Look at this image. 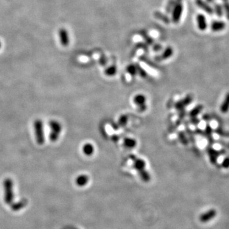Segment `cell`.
<instances>
[{
    "mask_svg": "<svg viewBox=\"0 0 229 229\" xmlns=\"http://www.w3.org/2000/svg\"><path fill=\"white\" fill-rule=\"evenodd\" d=\"M13 181L10 178H6L3 182V188L5 192L4 201L6 204H12L13 200Z\"/></svg>",
    "mask_w": 229,
    "mask_h": 229,
    "instance_id": "1",
    "label": "cell"
},
{
    "mask_svg": "<svg viewBox=\"0 0 229 229\" xmlns=\"http://www.w3.org/2000/svg\"><path fill=\"white\" fill-rule=\"evenodd\" d=\"M49 127L51 129V133L49 134V139L52 142H55L59 137L60 134L62 131V126L58 121L52 120L49 122Z\"/></svg>",
    "mask_w": 229,
    "mask_h": 229,
    "instance_id": "2",
    "label": "cell"
},
{
    "mask_svg": "<svg viewBox=\"0 0 229 229\" xmlns=\"http://www.w3.org/2000/svg\"><path fill=\"white\" fill-rule=\"evenodd\" d=\"M33 126L36 142L38 145H42L45 142L43 123L42 120L40 119H36L34 122Z\"/></svg>",
    "mask_w": 229,
    "mask_h": 229,
    "instance_id": "3",
    "label": "cell"
},
{
    "mask_svg": "<svg viewBox=\"0 0 229 229\" xmlns=\"http://www.w3.org/2000/svg\"><path fill=\"white\" fill-rule=\"evenodd\" d=\"M183 6L182 2H179L176 4L173 8V13H172V21L175 24H178L181 19L183 13Z\"/></svg>",
    "mask_w": 229,
    "mask_h": 229,
    "instance_id": "4",
    "label": "cell"
},
{
    "mask_svg": "<svg viewBox=\"0 0 229 229\" xmlns=\"http://www.w3.org/2000/svg\"><path fill=\"white\" fill-rule=\"evenodd\" d=\"M146 96L143 94H137L133 97V103L141 111H144L146 108Z\"/></svg>",
    "mask_w": 229,
    "mask_h": 229,
    "instance_id": "5",
    "label": "cell"
},
{
    "mask_svg": "<svg viewBox=\"0 0 229 229\" xmlns=\"http://www.w3.org/2000/svg\"><path fill=\"white\" fill-rule=\"evenodd\" d=\"M216 211L214 209H212L202 214L199 217V220L201 222L206 223L211 220L212 218H214L216 216Z\"/></svg>",
    "mask_w": 229,
    "mask_h": 229,
    "instance_id": "6",
    "label": "cell"
},
{
    "mask_svg": "<svg viewBox=\"0 0 229 229\" xmlns=\"http://www.w3.org/2000/svg\"><path fill=\"white\" fill-rule=\"evenodd\" d=\"M195 3L197 6H199L200 9L203 10L204 12L209 15H212L213 13V9L212 7L210 6V5L207 3L204 0H195Z\"/></svg>",
    "mask_w": 229,
    "mask_h": 229,
    "instance_id": "7",
    "label": "cell"
},
{
    "mask_svg": "<svg viewBox=\"0 0 229 229\" xmlns=\"http://www.w3.org/2000/svg\"><path fill=\"white\" fill-rule=\"evenodd\" d=\"M59 36L62 45L64 47H67L69 43V38L67 30L64 28L60 29L59 31Z\"/></svg>",
    "mask_w": 229,
    "mask_h": 229,
    "instance_id": "8",
    "label": "cell"
},
{
    "mask_svg": "<svg viewBox=\"0 0 229 229\" xmlns=\"http://www.w3.org/2000/svg\"><path fill=\"white\" fill-rule=\"evenodd\" d=\"M196 21H197V27L201 31L206 30L208 27L207 20L205 16L203 14H198L196 17Z\"/></svg>",
    "mask_w": 229,
    "mask_h": 229,
    "instance_id": "9",
    "label": "cell"
},
{
    "mask_svg": "<svg viewBox=\"0 0 229 229\" xmlns=\"http://www.w3.org/2000/svg\"><path fill=\"white\" fill-rule=\"evenodd\" d=\"M211 29L213 32H219L223 30L226 27L225 22L222 21H214L211 23Z\"/></svg>",
    "mask_w": 229,
    "mask_h": 229,
    "instance_id": "10",
    "label": "cell"
},
{
    "mask_svg": "<svg viewBox=\"0 0 229 229\" xmlns=\"http://www.w3.org/2000/svg\"><path fill=\"white\" fill-rule=\"evenodd\" d=\"M82 152L86 156L90 157L94 153L95 147L93 144L91 143H86L82 147Z\"/></svg>",
    "mask_w": 229,
    "mask_h": 229,
    "instance_id": "11",
    "label": "cell"
},
{
    "mask_svg": "<svg viewBox=\"0 0 229 229\" xmlns=\"http://www.w3.org/2000/svg\"><path fill=\"white\" fill-rule=\"evenodd\" d=\"M28 200L26 199H23L21 201L13 203L11 204V209L13 211H18L24 207H26L28 204Z\"/></svg>",
    "mask_w": 229,
    "mask_h": 229,
    "instance_id": "12",
    "label": "cell"
},
{
    "mask_svg": "<svg viewBox=\"0 0 229 229\" xmlns=\"http://www.w3.org/2000/svg\"><path fill=\"white\" fill-rule=\"evenodd\" d=\"M89 180V178L86 175H79L75 179V183L78 186H84L86 185Z\"/></svg>",
    "mask_w": 229,
    "mask_h": 229,
    "instance_id": "13",
    "label": "cell"
},
{
    "mask_svg": "<svg viewBox=\"0 0 229 229\" xmlns=\"http://www.w3.org/2000/svg\"><path fill=\"white\" fill-rule=\"evenodd\" d=\"M146 162L140 158L136 159L134 160V167L139 172L145 169Z\"/></svg>",
    "mask_w": 229,
    "mask_h": 229,
    "instance_id": "14",
    "label": "cell"
},
{
    "mask_svg": "<svg viewBox=\"0 0 229 229\" xmlns=\"http://www.w3.org/2000/svg\"><path fill=\"white\" fill-rule=\"evenodd\" d=\"M153 15H154V17L155 18L161 21L163 23L167 24H169L171 22V21H170L169 18L167 17V16L165 14H163L162 13H161L160 12H158V11L155 12Z\"/></svg>",
    "mask_w": 229,
    "mask_h": 229,
    "instance_id": "15",
    "label": "cell"
},
{
    "mask_svg": "<svg viewBox=\"0 0 229 229\" xmlns=\"http://www.w3.org/2000/svg\"><path fill=\"white\" fill-rule=\"evenodd\" d=\"M213 4H214L213 8H212V9H213V12L216 13L217 17H222L224 14L222 5H221L218 3H214Z\"/></svg>",
    "mask_w": 229,
    "mask_h": 229,
    "instance_id": "16",
    "label": "cell"
},
{
    "mask_svg": "<svg viewBox=\"0 0 229 229\" xmlns=\"http://www.w3.org/2000/svg\"><path fill=\"white\" fill-rule=\"evenodd\" d=\"M173 54V48H172L171 47H167L165 49L164 51L163 52L162 54L159 57V60L167 59L169 58V57H171Z\"/></svg>",
    "mask_w": 229,
    "mask_h": 229,
    "instance_id": "17",
    "label": "cell"
},
{
    "mask_svg": "<svg viewBox=\"0 0 229 229\" xmlns=\"http://www.w3.org/2000/svg\"><path fill=\"white\" fill-rule=\"evenodd\" d=\"M124 145L127 148L132 149V148H134V147L136 146L137 142L135 139L134 138L127 137L124 141Z\"/></svg>",
    "mask_w": 229,
    "mask_h": 229,
    "instance_id": "18",
    "label": "cell"
},
{
    "mask_svg": "<svg viewBox=\"0 0 229 229\" xmlns=\"http://www.w3.org/2000/svg\"><path fill=\"white\" fill-rule=\"evenodd\" d=\"M117 71V67L115 66H114V65H112V66L108 67L104 70V74L107 77H111L116 75Z\"/></svg>",
    "mask_w": 229,
    "mask_h": 229,
    "instance_id": "19",
    "label": "cell"
},
{
    "mask_svg": "<svg viewBox=\"0 0 229 229\" xmlns=\"http://www.w3.org/2000/svg\"><path fill=\"white\" fill-rule=\"evenodd\" d=\"M229 110V93H228L225 97V99L221 106L220 110L222 113H226Z\"/></svg>",
    "mask_w": 229,
    "mask_h": 229,
    "instance_id": "20",
    "label": "cell"
},
{
    "mask_svg": "<svg viewBox=\"0 0 229 229\" xmlns=\"http://www.w3.org/2000/svg\"><path fill=\"white\" fill-rule=\"evenodd\" d=\"M179 2H182V0H170L166 8V12L169 13L171 12H172V10H173V8L176 5V4Z\"/></svg>",
    "mask_w": 229,
    "mask_h": 229,
    "instance_id": "21",
    "label": "cell"
},
{
    "mask_svg": "<svg viewBox=\"0 0 229 229\" xmlns=\"http://www.w3.org/2000/svg\"><path fill=\"white\" fill-rule=\"evenodd\" d=\"M208 154L209 155H212V156H215L216 157H217L218 156H220V155H223V154H225V150H222L220 151H217L213 148H209L208 149Z\"/></svg>",
    "mask_w": 229,
    "mask_h": 229,
    "instance_id": "22",
    "label": "cell"
},
{
    "mask_svg": "<svg viewBox=\"0 0 229 229\" xmlns=\"http://www.w3.org/2000/svg\"><path fill=\"white\" fill-rule=\"evenodd\" d=\"M139 174H140V176L141 178L143 179V180L145 182H149L150 180V175L148 173V172L146 171L145 169L143 170L140 172H139Z\"/></svg>",
    "mask_w": 229,
    "mask_h": 229,
    "instance_id": "23",
    "label": "cell"
},
{
    "mask_svg": "<svg viewBox=\"0 0 229 229\" xmlns=\"http://www.w3.org/2000/svg\"><path fill=\"white\" fill-rule=\"evenodd\" d=\"M127 72H128L130 75H131L132 76H134L136 75V73H137V67H136L135 65L133 64H130L129 65V66L126 68Z\"/></svg>",
    "mask_w": 229,
    "mask_h": 229,
    "instance_id": "24",
    "label": "cell"
},
{
    "mask_svg": "<svg viewBox=\"0 0 229 229\" xmlns=\"http://www.w3.org/2000/svg\"><path fill=\"white\" fill-rule=\"evenodd\" d=\"M215 132L216 134H218L221 137H229V133L225 131L221 127H218L215 130Z\"/></svg>",
    "mask_w": 229,
    "mask_h": 229,
    "instance_id": "25",
    "label": "cell"
},
{
    "mask_svg": "<svg viewBox=\"0 0 229 229\" xmlns=\"http://www.w3.org/2000/svg\"><path fill=\"white\" fill-rule=\"evenodd\" d=\"M222 6L223 9V12L225 14L227 19L229 20V2L228 1L223 2L222 4Z\"/></svg>",
    "mask_w": 229,
    "mask_h": 229,
    "instance_id": "26",
    "label": "cell"
},
{
    "mask_svg": "<svg viewBox=\"0 0 229 229\" xmlns=\"http://www.w3.org/2000/svg\"><path fill=\"white\" fill-rule=\"evenodd\" d=\"M206 134L208 137V140L210 142L211 144L213 143L214 142V140L213 139H212V129L211 127V126L209 125H208L207 127H206Z\"/></svg>",
    "mask_w": 229,
    "mask_h": 229,
    "instance_id": "27",
    "label": "cell"
},
{
    "mask_svg": "<svg viewBox=\"0 0 229 229\" xmlns=\"http://www.w3.org/2000/svg\"><path fill=\"white\" fill-rule=\"evenodd\" d=\"M202 109V106H199L197 107H196L191 113V114L192 116H195L196 114H197Z\"/></svg>",
    "mask_w": 229,
    "mask_h": 229,
    "instance_id": "28",
    "label": "cell"
},
{
    "mask_svg": "<svg viewBox=\"0 0 229 229\" xmlns=\"http://www.w3.org/2000/svg\"><path fill=\"white\" fill-rule=\"evenodd\" d=\"M142 35H143V37H144V38H145V39L146 42L147 43H148V44L151 45V44L153 43V40L150 37H149L148 36H147L145 33H143Z\"/></svg>",
    "mask_w": 229,
    "mask_h": 229,
    "instance_id": "29",
    "label": "cell"
},
{
    "mask_svg": "<svg viewBox=\"0 0 229 229\" xmlns=\"http://www.w3.org/2000/svg\"><path fill=\"white\" fill-rule=\"evenodd\" d=\"M222 167L225 169L229 168V157H226L223 162H222Z\"/></svg>",
    "mask_w": 229,
    "mask_h": 229,
    "instance_id": "30",
    "label": "cell"
},
{
    "mask_svg": "<svg viewBox=\"0 0 229 229\" xmlns=\"http://www.w3.org/2000/svg\"><path fill=\"white\" fill-rule=\"evenodd\" d=\"M209 157H210V161L211 162L212 164H216L217 158L215 156H212V155H209Z\"/></svg>",
    "mask_w": 229,
    "mask_h": 229,
    "instance_id": "31",
    "label": "cell"
},
{
    "mask_svg": "<svg viewBox=\"0 0 229 229\" xmlns=\"http://www.w3.org/2000/svg\"><path fill=\"white\" fill-rule=\"evenodd\" d=\"M153 50L155 51V52H157L160 50H161L162 49V46L160 45V44H155L153 45Z\"/></svg>",
    "mask_w": 229,
    "mask_h": 229,
    "instance_id": "32",
    "label": "cell"
},
{
    "mask_svg": "<svg viewBox=\"0 0 229 229\" xmlns=\"http://www.w3.org/2000/svg\"><path fill=\"white\" fill-rule=\"evenodd\" d=\"M218 143H219L220 145H223V146L226 147L227 148H229V143H228V142H225V141H222V140H219V141H218Z\"/></svg>",
    "mask_w": 229,
    "mask_h": 229,
    "instance_id": "33",
    "label": "cell"
},
{
    "mask_svg": "<svg viewBox=\"0 0 229 229\" xmlns=\"http://www.w3.org/2000/svg\"><path fill=\"white\" fill-rule=\"evenodd\" d=\"M215 0H206V2L207 3H208L209 4H210V3H215Z\"/></svg>",
    "mask_w": 229,
    "mask_h": 229,
    "instance_id": "34",
    "label": "cell"
},
{
    "mask_svg": "<svg viewBox=\"0 0 229 229\" xmlns=\"http://www.w3.org/2000/svg\"><path fill=\"white\" fill-rule=\"evenodd\" d=\"M222 1H223V2H226V1H228V0H222Z\"/></svg>",
    "mask_w": 229,
    "mask_h": 229,
    "instance_id": "35",
    "label": "cell"
},
{
    "mask_svg": "<svg viewBox=\"0 0 229 229\" xmlns=\"http://www.w3.org/2000/svg\"><path fill=\"white\" fill-rule=\"evenodd\" d=\"M1 47H2V43H1V42H0V48H1Z\"/></svg>",
    "mask_w": 229,
    "mask_h": 229,
    "instance_id": "36",
    "label": "cell"
}]
</instances>
